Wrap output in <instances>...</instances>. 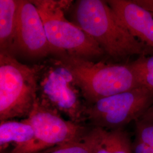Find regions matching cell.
<instances>
[{
  "label": "cell",
  "instance_id": "ba28073f",
  "mask_svg": "<svg viewBox=\"0 0 153 153\" xmlns=\"http://www.w3.org/2000/svg\"><path fill=\"white\" fill-rule=\"evenodd\" d=\"M14 51L31 58L59 55L48 42L42 19L33 1L19 0Z\"/></svg>",
  "mask_w": 153,
  "mask_h": 153
},
{
  "label": "cell",
  "instance_id": "7a4b0ae2",
  "mask_svg": "<svg viewBox=\"0 0 153 153\" xmlns=\"http://www.w3.org/2000/svg\"><path fill=\"white\" fill-rule=\"evenodd\" d=\"M52 59L71 73L82 97L90 105L102 99L142 86L131 62H94L64 53Z\"/></svg>",
  "mask_w": 153,
  "mask_h": 153
},
{
  "label": "cell",
  "instance_id": "e0dca14e",
  "mask_svg": "<svg viewBox=\"0 0 153 153\" xmlns=\"http://www.w3.org/2000/svg\"><path fill=\"white\" fill-rule=\"evenodd\" d=\"M140 119L153 122V104L149 107Z\"/></svg>",
  "mask_w": 153,
  "mask_h": 153
},
{
  "label": "cell",
  "instance_id": "2e32d148",
  "mask_svg": "<svg viewBox=\"0 0 153 153\" xmlns=\"http://www.w3.org/2000/svg\"><path fill=\"white\" fill-rule=\"evenodd\" d=\"M133 153H153V150L136 139L132 145Z\"/></svg>",
  "mask_w": 153,
  "mask_h": 153
},
{
  "label": "cell",
  "instance_id": "277c9868",
  "mask_svg": "<svg viewBox=\"0 0 153 153\" xmlns=\"http://www.w3.org/2000/svg\"><path fill=\"white\" fill-rule=\"evenodd\" d=\"M33 2L42 19L49 43L59 55L66 53L89 60L105 54L93 39L66 19L64 10L69 7L70 1L36 0Z\"/></svg>",
  "mask_w": 153,
  "mask_h": 153
},
{
  "label": "cell",
  "instance_id": "5bb4252c",
  "mask_svg": "<svg viewBox=\"0 0 153 153\" xmlns=\"http://www.w3.org/2000/svg\"><path fill=\"white\" fill-rule=\"evenodd\" d=\"M93 143V135L90 130L81 141L55 146L36 153H92Z\"/></svg>",
  "mask_w": 153,
  "mask_h": 153
},
{
  "label": "cell",
  "instance_id": "9a60e30c",
  "mask_svg": "<svg viewBox=\"0 0 153 153\" xmlns=\"http://www.w3.org/2000/svg\"><path fill=\"white\" fill-rule=\"evenodd\" d=\"M136 139L153 150V122L138 119L135 121Z\"/></svg>",
  "mask_w": 153,
  "mask_h": 153
},
{
  "label": "cell",
  "instance_id": "52a82bcc",
  "mask_svg": "<svg viewBox=\"0 0 153 153\" xmlns=\"http://www.w3.org/2000/svg\"><path fill=\"white\" fill-rule=\"evenodd\" d=\"M53 66H42L39 82V97L44 99L70 120L81 123L85 120L86 105L81 99V93L71 73L52 60Z\"/></svg>",
  "mask_w": 153,
  "mask_h": 153
},
{
  "label": "cell",
  "instance_id": "30bf717a",
  "mask_svg": "<svg viewBox=\"0 0 153 153\" xmlns=\"http://www.w3.org/2000/svg\"><path fill=\"white\" fill-rule=\"evenodd\" d=\"M92 153H133L128 134L123 128L106 129L93 127Z\"/></svg>",
  "mask_w": 153,
  "mask_h": 153
},
{
  "label": "cell",
  "instance_id": "3957f363",
  "mask_svg": "<svg viewBox=\"0 0 153 153\" xmlns=\"http://www.w3.org/2000/svg\"><path fill=\"white\" fill-rule=\"evenodd\" d=\"M42 66H29L0 53V121L27 117L39 96Z\"/></svg>",
  "mask_w": 153,
  "mask_h": 153
},
{
  "label": "cell",
  "instance_id": "8992f818",
  "mask_svg": "<svg viewBox=\"0 0 153 153\" xmlns=\"http://www.w3.org/2000/svg\"><path fill=\"white\" fill-rule=\"evenodd\" d=\"M153 104V91L141 86L102 99L86 105L85 119L94 127L123 128L140 119Z\"/></svg>",
  "mask_w": 153,
  "mask_h": 153
},
{
  "label": "cell",
  "instance_id": "7c38bea8",
  "mask_svg": "<svg viewBox=\"0 0 153 153\" xmlns=\"http://www.w3.org/2000/svg\"><path fill=\"white\" fill-rule=\"evenodd\" d=\"M35 137L33 127L27 123L8 120L1 122V147L10 142L16 144V147H21L31 142Z\"/></svg>",
  "mask_w": 153,
  "mask_h": 153
},
{
  "label": "cell",
  "instance_id": "6da1fadb",
  "mask_svg": "<svg viewBox=\"0 0 153 153\" xmlns=\"http://www.w3.org/2000/svg\"><path fill=\"white\" fill-rule=\"evenodd\" d=\"M76 25L115 60L153 55V48L135 38L106 1H77L73 11Z\"/></svg>",
  "mask_w": 153,
  "mask_h": 153
},
{
  "label": "cell",
  "instance_id": "4fadbf2b",
  "mask_svg": "<svg viewBox=\"0 0 153 153\" xmlns=\"http://www.w3.org/2000/svg\"><path fill=\"white\" fill-rule=\"evenodd\" d=\"M131 64L141 85L153 91V55L138 56Z\"/></svg>",
  "mask_w": 153,
  "mask_h": 153
},
{
  "label": "cell",
  "instance_id": "5b68a950",
  "mask_svg": "<svg viewBox=\"0 0 153 153\" xmlns=\"http://www.w3.org/2000/svg\"><path fill=\"white\" fill-rule=\"evenodd\" d=\"M23 120L33 127L34 139L27 145L16 147L11 153H38L81 141L88 132L81 123L64 119L57 110L39 96L31 113Z\"/></svg>",
  "mask_w": 153,
  "mask_h": 153
},
{
  "label": "cell",
  "instance_id": "8fae6325",
  "mask_svg": "<svg viewBox=\"0 0 153 153\" xmlns=\"http://www.w3.org/2000/svg\"><path fill=\"white\" fill-rule=\"evenodd\" d=\"M19 0H0V52L12 55Z\"/></svg>",
  "mask_w": 153,
  "mask_h": 153
},
{
  "label": "cell",
  "instance_id": "9c48e42d",
  "mask_svg": "<svg viewBox=\"0 0 153 153\" xmlns=\"http://www.w3.org/2000/svg\"><path fill=\"white\" fill-rule=\"evenodd\" d=\"M128 31L143 43L153 48V14L134 1H106Z\"/></svg>",
  "mask_w": 153,
  "mask_h": 153
}]
</instances>
